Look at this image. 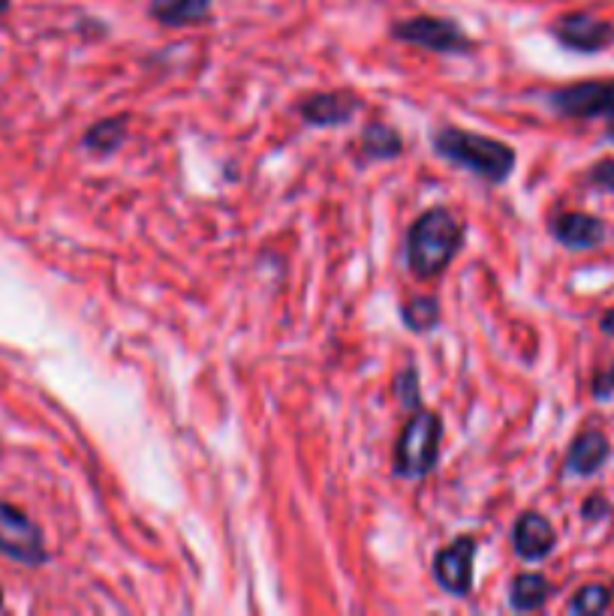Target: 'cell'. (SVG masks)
<instances>
[{
    "instance_id": "cell-1",
    "label": "cell",
    "mask_w": 614,
    "mask_h": 616,
    "mask_svg": "<svg viewBox=\"0 0 614 616\" xmlns=\"http://www.w3.org/2000/svg\"><path fill=\"white\" fill-rule=\"evenodd\" d=\"M464 241H467V229L452 208L437 205V208L422 211L409 223L407 241H404L409 274L416 280H437L449 271L455 255L461 253Z\"/></svg>"
},
{
    "instance_id": "cell-2",
    "label": "cell",
    "mask_w": 614,
    "mask_h": 616,
    "mask_svg": "<svg viewBox=\"0 0 614 616\" xmlns=\"http://www.w3.org/2000/svg\"><path fill=\"white\" fill-rule=\"evenodd\" d=\"M431 148L440 160L455 169L470 171L491 187L507 184L518 166V154L509 142L464 127H437L431 136Z\"/></svg>"
},
{
    "instance_id": "cell-3",
    "label": "cell",
    "mask_w": 614,
    "mask_h": 616,
    "mask_svg": "<svg viewBox=\"0 0 614 616\" xmlns=\"http://www.w3.org/2000/svg\"><path fill=\"white\" fill-rule=\"evenodd\" d=\"M443 446V418L434 409H413L407 421L400 427L398 442H395V457L392 469L404 481H422L431 476L440 463Z\"/></svg>"
},
{
    "instance_id": "cell-4",
    "label": "cell",
    "mask_w": 614,
    "mask_h": 616,
    "mask_svg": "<svg viewBox=\"0 0 614 616\" xmlns=\"http://www.w3.org/2000/svg\"><path fill=\"white\" fill-rule=\"evenodd\" d=\"M392 40L404 45H416L434 54H470L476 49L473 36L464 31L461 24L440 15H413L404 22H395L388 28Z\"/></svg>"
},
{
    "instance_id": "cell-5",
    "label": "cell",
    "mask_w": 614,
    "mask_h": 616,
    "mask_svg": "<svg viewBox=\"0 0 614 616\" xmlns=\"http://www.w3.org/2000/svg\"><path fill=\"white\" fill-rule=\"evenodd\" d=\"M549 106L563 117H605L608 138H614V79H587L572 85L554 87L549 94Z\"/></svg>"
},
{
    "instance_id": "cell-6",
    "label": "cell",
    "mask_w": 614,
    "mask_h": 616,
    "mask_svg": "<svg viewBox=\"0 0 614 616\" xmlns=\"http://www.w3.org/2000/svg\"><path fill=\"white\" fill-rule=\"evenodd\" d=\"M0 553L28 568H40L49 563L43 530L22 509L3 500H0Z\"/></svg>"
},
{
    "instance_id": "cell-7",
    "label": "cell",
    "mask_w": 614,
    "mask_h": 616,
    "mask_svg": "<svg viewBox=\"0 0 614 616\" xmlns=\"http://www.w3.org/2000/svg\"><path fill=\"white\" fill-rule=\"evenodd\" d=\"M479 553L476 535H458L452 542L434 553V581L443 593L452 598H467L473 593V565Z\"/></svg>"
},
{
    "instance_id": "cell-8",
    "label": "cell",
    "mask_w": 614,
    "mask_h": 616,
    "mask_svg": "<svg viewBox=\"0 0 614 616\" xmlns=\"http://www.w3.org/2000/svg\"><path fill=\"white\" fill-rule=\"evenodd\" d=\"M551 36L579 54L603 52L614 43V24L605 19H596L591 12H563L558 22H551Z\"/></svg>"
},
{
    "instance_id": "cell-9",
    "label": "cell",
    "mask_w": 614,
    "mask_h": 616,
    "mask_svg": "<svg viewBox=\"0 0 614 616\" xmlns=\"http://www.w3.org/2000/svg\"><path fill=\"white\" fill-rule=\"evenodd\" d=\"M362 108V100L350 91H320V94H308L299 100L295 115L302 117V124L313 129L329 127H346L356 112Z\"/></svg>"
},
{
    "instance_id": "cell-10",
    "label": "cell",
    "mask_w": 614,
    "mask_h": 616,
    "mask_svg": "<svg viewBox=\"0 0 614 616\" xmlns=\"http://www.w3.org/2000/svg\"><path fill=\"white\" fill-rule=\"evenodd\" d=\"M554 544H558V530L542 511L528 509L518 514L516 526H512V551L518 560L542 563L554 553Z\"/></svg>"
},
{
    "instance_id": "cell-11",
    "label": "cell",
    "mask_w": 614,
    "mask_h": 616,
    "mask_svg": "<svg viewBox=\"0 0 614 616\" xmlns=\"http://www.w3.org/2000/svg\"><path fill=\"white\" fill-rule=\"evenodd\" d=\"M549 232L566 250H596L605 241V223L584 211H554L549 217Z\"/></svg>"
},
{
    "instance_id": "cell-12",
    "label": "cell",
    "mask_w": 614,
    "mask_h": 616,
    "mask_svg": "<svg viewBox=\"0 0 614 616\" xmlns=\"http://www.w3.org/2000/svg\"><path fill=\"white\" fill-rule=\"evenodd\" d=\"M612 455L608 448V439H605L603 430H582L570 442V451H566V460H563V469L570 476H579V479H591L600 469L605 467V460Z\"/></svg>"
},
{
    "instance_id": "cell-13",
    "label": "cell",
    "mask_w": 614,
    "mask_h": 616,
    "mask_svg": "<svg viewBox=\"0 0 614 616\" xmlns=\"http://www.w3.org/2000/svg\"><path fill=\"white\" fill-rule=\"evenodd\" d=\"M404 154V138L392 124L386 121H367L362 133H358V148H356V160L365 166V163H388L398 160Z\"/></svg>"
},
{
    "instance_id": "cell-14",
    "label": "cell",
    "mask_w": 614,
    "mask_h": 616,
    "mask_svg": "<svg viewBox=\"0 0 614 616\" xmlns=\"http://www.w3.org/2000/svg\"><path fill=\"white\" fill-rule=\"evenodd\" d=\"M211 7L215 0H152L148 3V15L160 28H194L205 24L211 19Z\"/></svg>"
},
{
    "instance_id": "cell-15",
    "label": "cell",
    "mask_w": 614,
    "mask_h": 616,
    "mask_svg": "<svg viewBox=\"0 0 614 616\" xmlns=\"http://www.w3.org/2000/svg\"><path fill=\"white\" fill-rule=\"evenodd\" d=\"M129 138V115L100 117L97 124H91L82 136V148L91 150L94 157H112L118 154Z\"/></svg>"
},
{
    "instance_id": "cell-16",
    "label": "cell",
    "mask_w": 614,
    "mask_h": 616,
    "mask_svg": "<svg viewBox=\"0 0 614 616\" xmlns=\"http://www.w3.org/2000/svg\"><path fill=\"white\" fill-rule=\"evenodd\" d=\"M554 586L549 584V577L539 572H521L512 577L509 584V607L518 614H533L549 605Z\"/></svg>"
},
{
    "instance_id": "cell-17",
    "label": "cell",
    "mask_w": 614,
    "mask_h": 616,
    "mask_svg": "<svg viewBox=\"0 0 614 616\" xmlns=\"http://www.w3.org/2000/svg\"><path fill=\"white\" fill-rule=\"evenodd\" d=\"M443 320L440 301L434 295H413L400 304V322L407 325L413 334H431Z\"/></svg>"
},
{
    "instance_id": "cell-18",
    "label": "cell",
    "mask_w": 614,
    "mask_h": 616,
    "mask_svg": "<svg viewBox=\"0 0 614 616\" xmlns=\"http://www.w3.org/2000/svg\"><path fill=\"white\" fill-rule=\"evenodd\" d=\"M608 605H612V589H608V586L584 584L579 593L572 595L566 610L575 616H596V614H603V610H608Z\"/></svg>"
},
{
    "instance_id": "cell-19",
    "label": "cell",
    "mask_w": 614,
    "mask_h": 616,
    "mask_svg": "<svg viewBox=\"0 0 614 616\" xmlns=\"http://www.w3.org/2000/svg\"><path fill=\"white\" fill-rule=\"evenodd\" d=\"M392 391H395V400H398L407 413L413 409H419L422 406V383H419V370H416V364H404L395 376V385H392Z\"/></svg>"
},
{
    "instance_id": "cell-20",
    "label": "cell",
    "mask_w": 614,
    "mask_h": 616,
    "mask_svg": "<svg viewBox=\"0 0 614 616\" xmlns=\"http://www.w3.org/2000/svg\"><path fill=\"white\" fill-rule=\"evenodd\" d=\"M587 181H591V187H596V190L614 192V157L593 163L591 171H587Z\"/></svg>"
},
{
    "instance_id": "cell-21",
    "label": "cell",
    "mask_w": 614,
    "mask_h": 616,
    "mask_svg": "<svg viewBox=\"0 0 614 616\" xmlns=\"http://www.w3.org/2000/svg\"><path fill=\"white\" fill-rule=\"evenodd\" d=\"M608 511H612V505H608V500H605L603 493H591L582 505V518L584 521L596 523L603 521V518H608Z\"/></svg>"
},
{
    "instance_id": "cell-22",
    "label": "cell",
    "mask_w": 614,
    "mask_h": 616,
    "mask_svg": "<svg viewBox=\"0 0 614 616\" xmlns=\"http://www.w3.org/2000/svg\"><path fill=\"white\" fill-rule=\"evenodd\" d=\"M614 394V370H600L593 376V397L596 400H608Z\"/></svg>"
},
{
    "instance_id": "cell-23",
    "label": "cell",
    "mask_w": 614,
    "mask_h": 616,
    "mask_svg": "<svg viewBox=\"0 0 614 616\" xmlns=\"http://www.w3.org/2000/svg\"><path fill=\"white\" fill-rule=\"evenodd\" d=\"M600 328H603V334L614 337V310L603 313V320H600Z\"/></svg>"
},
{
    "instance_id": "cell-24",
    "label": "cell",
    "mask_w": 614,
    "mask_h": 616,
    "mask_svg": "<svg viewBox=\"0 0 614 616\" xmlns=\"http://www.w3.org/2000/svg\"><path fill=\"white\" fill-rule=\"evenodd\" d=\"M7 12H10V0H0V19H3Z\"/></svg>"
},
{
    "instance_id": "cell-25",
    "label": "cell",
    "mask_w": 614,
    "mask_h": 616,
    "mask_svg": "<svg viewBox=\"0 0 614 616\" xmlns=\"http://www.w3.org/2000/svg\"><path fill=\"white\" fill-rule=\"evenodd\" d=\"M0 607H3V593H0Z\"/></svg>"
}]
</instances>
